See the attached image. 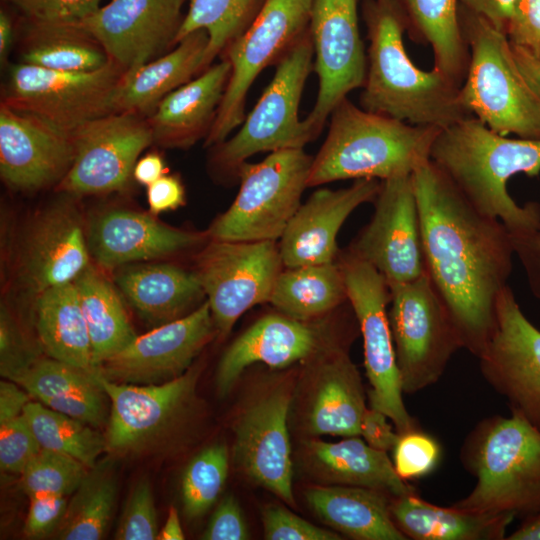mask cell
<instances>
[{"label":"cell","instance_id":"obj_1","mask_svg":"<svg viewBox=\"0 0 540 540\" xmlns=\"http://www.w3.org/2000/svg\"><path fill=\"white\" fill-rule=\"evenodd\" d=\"M411 177L426 273L462 347L478 358L494 332L497 300L512 272L510 231L477 211L431 160Z\"/></svg>","mask_w":540,"mask_h":540},{"label":"cell","instance_id":"obj_2","mask_svg":"<svg viewBox=\"0 0 540 540\" xmlns=\"http://www.w3.org/2000/svg\"><path fill=\"white\" fill-rule=\"evenodd\" d=\"M430 160L477 211L510 232L540 229V204L519 206L507 191L512 176L540 174V140L507 138L468 115L439 131Z\"/></svg>","mask_w":540,"mask_h":540},{"label":"cell","instance_id":"obj_3","mask_svg":"<svg viewBox=\"0 0 540 540\" xmlns=\"http://www.w3.org/2000/svg\"><path fill=\"white\" fill-rule=\"evenodd\" d=\"M362 15L369 40L360 97L364 110L440 129L471 115L460 102L458 85L436 68L421 70L408 56L407 23L397 0H363Z\"/></svg>","mask_w":540,"mask_h":540},{"label":"cell","instance_id":"obj_4","mask_svg":"<svg viewBox=\"0 0 540 540\" xmlns=\"http://www.w3.org/2000/svg\"><path fill=\"white\" fill-rule=\"evenodd\" d=\"M440 130L366 111L345 98L330 114L327 137L313 157L308 187L412 174L430 160Z\"/></svg>","mask_w":540,"mask_h":540},{"label":"cell","instance_id":"obj_5","mask_svg":"<svg viewBox=\"0 0 540 540\" xmlns=\"http://www.w3.org/2000/svg\"><path fill=\"white\" fill-rule=\"evenodd\" d=\"M460 458L476 484L452 507L521 519L540 512L539 427L512 412L485 418L465 438Z\"/></svg>","mask_w":540,"mask_h":540},{"label":"cell","instance_id":"obj_6","mask_svg":"<svg viewBox=\"0 0 540 540\" xmlns=\"http://www.w3.org/2000/svg\"><path fill=\"white\" fill-rule=\"evenodd\" d=\"M460 21L469 48L463 108L500 135L540 140V94L519 70L506 33L462 6Z\"/></svg>","mask_w":540,"mask_h":540},{"label":"cell","instance_id":"obj_7","mask_svg":"<svg viewBox=\"0 0 540 540\" xmlns=\"http://www.w3.org/2000/svg\"><path fill=\"white\" fill-rule=\"evenodd\" d=\"M313 44L306 31L275 65L273 79L239 131L211 147L210 167L222 177H237L240 166L259 152L304 148L313 141L298 108L313 68Z\"/></svg>","mask_w":540,"mask_h":540},{"label":"cell","instance_id":"obj_8","mask_svg":"<svg viewBox=\"0 0 540 540\" xmlns=\"http://www.w3.org/2000/svg\"><path fill=\"white\" fill-rule=\"evenodd\" d=\"M312 161L303 148H295L271 152L258 163H243L237 172L239 192L206 230L209 239H280L301 205Z\"/></svg>","mask_w":540,"mask_h":540},{"label":"cell","instance_id":"obj_9","mask_svg":"<svg viewBox=\"0 0 540 540\" xmlns=\"http://www.w3.org/2000/svg\"><path fill=\"white\" fill-rule=\"evenodd\" d=\"M388 314L403 393L436 383L462 343L427 273L389 285Z\"/></svg>","mask_w":540,"mask_h":540},{"label":"cell","instance_id":"obj_10","mask_svg":"<svg viewBox=\"0 0 540 540\" xmlns=\"http://www.w3.org/2000/svg\"><path fill=\"white\" fill-rule=\"evenodd\" d=\"M311 5L312 0H264L250 26L224 50L231 74L205 147L223 142L243 123L251 85L308 31Z\"/></svg>","mask_w":540,"mask_h":540},{"label":"cell","instance_id":"obj_11","mask_svg":"<svg viewBox=\"0 0 540 540\" xmlns=\"http://www.w3.org/2000/svg\"><path fill=\"white\" fill-rule=\"evenodd\" d=\"M338 264L346 284L347 297L363 338L364 365L370 389V408L383 412L398 434L417 428L403 402L386 307L390 289L385 278L371 264L348 250Z\"/></svg>","mask_w":540,"mask_h":540},{"label":"cell","instance_id":"obj_12","mask_svg":"<svg viewBox=\"0 0 540 540\" xmlns=\"http://www.w3.org/2000/svg\"><path fill=\"white\" fill-rule=\"evenodd\" d=\"M283 263L277 241L209 239L195 257L217 335H228L250 308L270 301Z\"/></svg>","mask_w":540,"mask_h":540},{"label":"cell","instance_id":"obj_13","mask_svg":"<svg viewBox=\"0 0 540 540\" xmlns=\"http://www.w3.org/2000/svg\"><path fill=\"white\" fill-rule=\"evenodd\" d=\"M124 72L111 60L87 72L57 71L19 62L10 68L1 102L71 134L84 123L113 113L114 92Z\"/></svg>","mask_w":540,"mask_h":540},{"label":"cell","instance_id":"obj_14","mask_svg":"<svg viewBox=\"0 0 540 540\" xmlns=\"http://www.w3.org/2000/svg\"><path fill=\"white\" fill-rule=\"evenodd\" d=\"M62 194L30 217L14 247L15 281L33 298L53 286L74 282L91 264L86 223L76 197Z\"/></svg>","mask_w":540,"mask_h":540},{"label":"cell","instance_id":"obj_15","mask_svg":"<svg viewBox=\"0 0 540 540\" xmlns=\"http://www.w3.org/2000/svg\"><path fill=\"white\" fill-rule=\"evenodd\" d=\"M74 159L55 187L74 197L123 191L133 178L141 152L153 143L147 117L133 112L110 113L71 133Z\"/></svg>","mask_w":540,"mask_h":540},{"label":"cell","instance_id":"obj_16","mask_svg":"<svg viewBox=\"0 0 540 540\" xmlns=\"http://www.w3.org/2000/svg\"><path fill=\"white\" fill-rule=\"evenodd\" d=\"M309 33L319 89L303 122L314 140L333 109L365 82L367 58L358 24V0H312Z\"/></svg>","mask_w":540,"mask_h":540},{"label":"cell","instance_id":"obj_17","mask_svg":"<svg viewBox=\"0 0 540 540\" xmlns=\"http://www.w3.org/2000/svg\"><path fill=\"white\" fill-rule=\"evenodd\" d=\"M370 222L347 249L371 264L388 285L426 273L420 215L411 174L381 182Z\"/></svg>","mask_w":540,"mask_h":540},{"label":"cell","instance_id":"obj_18","mask_svg":"<svg viewBox=\"0 0 540 540\" xmlns=\"http://www.w3.org/2000/svg\"><path fill=\"white\" fill-rule=\"evenodd\" d=\"M484 379L505 397L510 412L540 428V330L506 286L496 305V325L478 357Z\"/></svg>","mask_w":540,"mask_h":540},{"label":"cell","instance_id":"obj_19","mask_svg":"<svg viewBox=\"0 0 540 540\" xmlns=\"http://www.w3.org/2000/svg\"><path fill=\"white\" fill-rule=\"evenodd\" d=\"M217 335L207 301L188 315L154 327L98 367L113 382L158 384L185 373Z\"/></svg>","mask_w":540,"mask_h":540},{"label":"cell","instance_id":"obj_20","mask_svg":"<svg viewBox=\"0 0 540 540\" xmlns=\"http://www.w3.org/2000/svg\"><path fill=\"white\" fill-rule=\"evenodd\" d=\"M188 0H111L79 24L124 71L174 47Z\"/></svg>","mask_w":540,"mask_h":540},{"label":"cell","instance_id":"obj_21","mask_svg":"<svg viewBox=\"0 0 540 540\" xmlns=\"http://www.w3.org/2000/svg\"><path fill=\"white\" fill-rule=\"evenodd\" d=\"M155 216L120 206L91 216L86 223V235L94 264L102 270L115 271L130 264L172 257L209 240L207 231L179 229Z\"/></svg>","mask_w":540,"mask_h":540},{"label":"cell","instance_id":"obj_22","mask_svg":"<svg viewBox=\"0 0 540 540\" xmlns=\"http://www.w3.org/2000/svg\"><path fill=\"white\" fill-rule=\"evenodd\" d=\"M199 369L158 384L110 381L99 374V383L110 400L106 440L115 452L140 450L166 432L190 400Z\"/></svg>","mask_w":540,"mask_h":540},{"label":"cell","instance_id":"obj_23","mask_svg":"<svg viewBox=\"0 0 540 540\" xmlns=\"http://www.w3.org/2000/svg\"><path fill=\"white\" fill-rule=\"evenodd\" d=\"M74 159L71 134L0 103V175L12 190L55 187Z\"/></svg>","mask_w":540,"mask_h":540},{"label":"cell","instance_id":"obj_24","mask_svg":"<svg viewBox=\"0 0 540 540\" xmlns=\"http://www.w3.org/2000/svg\"><path fill=\"white\" fill-rule=\"evenodd\" d=\"M290 401L289 391L280 387L243 412L235 427L234 458L252 481L292 505Z\"/></svg>","mask_w":540,"mask_h":540},{"label":"cell","instance_id":"obj_25","mask_svg":"<svg viewBox=\"0 0 540 540\" xmlns=\"http://www.w3.org/2000/svg\"><path fill=\"white\" fill-rule=\"evenodd\" d=\"M381 187L377 179H357L346 188L314 191L301 203L278 243L284 268L334 262L337 235L349 215L374 201Z\"/></svg>","mask_w":540,"mask_h":540},{"label":"cell","instance_id":"obj_26","mask_svg":"<svg viewBox=\"0 0 540 540\" xmlns=\"http://www.w3.org/2000/svg\"><path fill=\"white\" fill-rule=\"evenodd\" d=\"M321 350V331L309 321L280 312L267 314L241 333L221 356L217 390L221 396L228 394L242 372L254 363L283 368Z\"/></svg>","mask_w":540,"mask_h":540},{"label":"cell","instance_id":"obj_27","mask_svg":"<svg viewBox=\"0 0 540 540\" xmlns=\"http://www.w3.org/2000/svg\"><path fill=\"white\" fill-rule=\"evenodd\" d=\"M230 74V63L222 59L169 93L147 118L153 143L168 149H187L199 140H205L217 116Z\"/></svg>","mask_w":540,"mask_h":540},{"label":"cell","instance_id":"obj_28","mask_svg":"<svg viewBox=\"0 0 540 540\" xmlns=\"http://www.w3.org/2000/svg\"><path fill=\"white\" fill-rule=\"evenodd\" d=\"M114 285L138 316L154 327L180 319L206 301L194 271L164 262H140L115 271Z\"/></svg>","mask_w":540,"mask_h":540},{"label":"cell","instance_id":"obj_29","mask_svg":"<svg viewBox=\"0 0 540 540\" xmlns=\"http://www.w3.org/2000/svg\"><path fill=\"white\" fill-rule=\"evenodd\" d=\"M209 36L203 29L181 39L171 51L126 70L113 97V113L133 112L149 117L172 91L207 69Z\"/></svg>","mask_w":540,"mask_h":540},{"label":"cell","instance_id":"obj_30","mask_svg":"<svg viewBox=\"0 0 540 540\" xmlns=\"http://www.w3.org/2000/svg\"><path fill=\"white\" fill-rule=\"evenodd\" d=\"M317 366L307 413L313 435L359 436L366 408L358 369L340 346H331Z\"/></svg>","mask_w":540,"mask_h":540},{"label":"cell","instance_id":"obj_31","mask_svg":"<svg viewBox=\"0 0 540 540\" xmlns=\"http://www.w3.org/2000/svg\"><path fill=\"white\" fill-rule=\"evenodd\" d=\"M392 496L371 488L333 485L310 487V508L328 526L357 540H406L390 513Z\"/></svg>","mask_w":540,"mask_h":540},{"label":"cell","instance_id":"obj_32","mask_svg":"<svg viewBox=\"0 0 540 540\" xmlns=\"http://www.w3.org/2000/svg\"><path fill=\"white\" fill-rule=\"evenodd\" d=\"M390 513L397 528L413 540H502L515 519L511 514H478L440 507L417 493L392 497Z\"/></svg>","mask_w":540,"mask_h":540},{"label":"cell","instance_id":"obj_33","mask_svg":"<svg viewBox=\"0 0 540 540\" xmlns=\"http://www.w3.org/2000/svg\"><path fill=\"white\" fill-rule=\"evenodd\" d=\"M306 449L313 466L330 482L371 488L392 497L416 493L396 473L387 452L372 448L358 436L338 442L311 440Z\"/></svg>","mask_w":540,"mask_h":540},{"label":"cell","instance_id":"obj_34","mask_svg":"<svg viewBox=\"0 0 540 540\" xmlns=\"http://www.w3.org/2000/svg\"><path fill=\"white\" fill-rule=\"evenodd\" d=\"M37 340L53 359L94 369L87 325L74 282L53 286L33 298Z\"/></svg>","mask_w":540,"mask_h":540},{"label":"cell","instance_id":"obj_35","mask_svg":"<svg viewBox=\"0 0 540 540\" xmlns=\"http://www.w3.org/2000/svg\"><path fill=\"white\" fill-rule=\"evenodd\" d=\"M74 284L90 338L92 363L98 368L130 344L137 334L122 296L96 264L91 263Z\"/></svg>","mask_w":540,"mask_h":540},{"label":"cell","instance_id":"obj_36","mask_svg":"<svg viewBox=\"0 0 540 540\" xmlns=\"http://www.w3.org/2000/svg\"><path fill=\"white\" fill-rule=\"evenodd\" d=\"M23 30L21 63L46 69L87 72L104 67L103 46L79 24L33 23L19 17Z\"/></svg>","mask_w":540,"mask_h":540},{"label":"cell","instance_id":"obj_37","mask_svg":"<svg viewBox=\"0 0 540 540\" xmlns=\"http://www.w3.org/2000/svg\"><path fill=\"white\" fill-rule=\"evenodd\" d=\"M407 30L434 54V68L459 87L469 63V48L460 21L459 0H397Z\"/></svg>","mask_w":540,"mask_h":540},{"label":"cell","instance_id":"obj_38","mask_svg":"<svg viewBox=\"0 0 540 540\" xmlns=\"http://www.w3.org/2000/svg\"><path fill=\"white\" fill-rule=\"evenodd\" d=\"M346 300L343 273L334 261L282 269L269 303L288 317L310 321L333 311Z\"/></svg>","mask_w":540,"mask_h":540},{"label":"cell","instance_id":"obj_39","mask_svg":"<svg viewBox=\"0 0 540 540\" xmlns=\"http://www.w3.org/2000/svg\"><path fill=\"white\" fill-rule=\"evenodd\" d=\"M117 495L116 475L109 462L90 468L54 536L61 540H99L110 523Z\"/></svg>","mask_w":540,"mask_h":540},{"label":"cell","instance_id":"obj_40","mask_svg":"<svg viewBox=\"0 0 540 540\" xmlns=\"http://www.w3.org/2000/svg\"><path fill=\"white\" fill-rule=\"evenodd\" d=\"M264 0H188V9L175 45L190 33L203 29L209 36L205 64L213 60L250 26Z\"/></svg>","mask_w":540,"mask_h":540},{"label":"cell","instance_id":"obj_41","mask_svg":"<svg viewBox=\"0 0 540 540\" xmlns=\"http://www.w3.org/2000/svg\"><path fill=\"white\" fill-rule=\"evenodd\" d=\"M23 414L41 448L69 455L88 468H93L98 457L108 450L105 435L39 401H30Z\"/></svg>","mask_w":540,"mask_h":540},{"label":"cell","instance_id":"obj_42","mask_svg":"<svg viewBox=\"0 0 540 540\" xmlns=\"http://www.w3.org/2000/svg\"><path fill=\"white\" fill-rule=\"evenodd\" d=\"M228 452L215 444L202 450L186 467L181 481L185 515L197 518L220 496L228 475Z\"/></svg>","mask_w":540,"mask_h":540},{"label":"cell","instance_id":"obj_43","mask_svg":"<svg viewBox=\"0 0 540 540\" xmlns=\"http://www.w3.org/2000/svg\"><path fill=\"white\" fill-rule=\"evenodd\" d=\"M43 403L101 387L98 368L84 369L53 358H39L14 380Z\"/></svg>","mask_w":540,"mask_h":540},{"label":"cell","instance_id":"obj_44","mask_svg":"<svg viewBox=\"0 0 540 540\" xmlns=\"http://www.w3.org/2000/svg\"><path fill=\"white\" fill-rule=\"evenodd\" d=\"M89 469L69 455L41 448L21 473L22 488L28 497L68 496L75 492Z\"/></svg>","mask_w":540,"mask_h":540},{"label":"cell","instance_id":"obj_45","mask_svg":"<svg viewBox=\"0 0 540 540\" xmlns=\"http://www.w3.org/2000/svg\"><path fill=\"white\" fill-rule=\"evenodd\" d=\"M392 451L394 469L405 481L431 473L441 457L438 441L418 427L399 434Z\"/></svg>","mask_w":540,"mask_h":540},{"label":"cell","instance_id":"obj_46","mask_svg":"<svg viewBox=\"0 0 540 540\" xmlns=\"http://www.w3.org/2000/svg\"><path fill=\"white\" fill-rule=\"evenodd\" d=\"M40 357L30 342L12 308L2 301L0 306V372L13 381Z\"/></svg>","mask_w":540,"mask_h":540},{"label":"cell","instance_id":"obj_47","mask_svg":"<svg viewBox=\"0 0 540 540\" xmlns=\"http://www.w3.org/2000/svg\"><path fill=\"white\" fill-rule=\"evenodd\" d=\"M158 534L152 489L148 480H140L127 499L115 532V539L154 540L157 539Z\"/></svg>","mask_w":540,"mask_h":540},{"label":"cell","instance_id":"obj_48","mask_svg":"<svg viewBox=\"0 0 540 540\" xmlns=\"http://www.w3.org/2000/svg\"><path fill=\"white\" fill-rule=\"evenodd\" d=\"M20 18L45 24H77L100 7L101 0H4Z\"/></svg>","mask_w":540,"mask_h":540},{"label":"cell","instance_id":"obj_49","mask_svg":"<svg viewBox=\"0 0 540 540\" xmlns=\"http://www.w3.org/2000/svg\"><path fill=\"white\" fill-rule=\"evenodd\" d=\"M41 446L24 414L0 425V467L21 474Z\"/></svg>","mask_w":540,"mask_h":540},{"label":"cell","instance_id":"obj_50","mask_svg":"<svg viewBox=\"0 0 540 540\" xmlns=\"http://www.w3.org/2000/svg\"><path fill=\"white\" fill-rule=\"evenodd\" d=\"M264 535L269 540H339L341 537L297 516L286 508L268 506L263 510Z\"/></svg>","mask_w":540,"mask_h":540},{"label":"cell","instance_id":"obj_51","mask_svg":"<svg viewBox=\"0 0 540 540\" xmlns=\"http://www.w3.org/2000/svg\"><path fill=\"white\" fill-rule=\"evenodd\" d=\"M505 33L511 44L540 60V0H517Z\"/></svg>","mask_w":540,"mask_h":540},{"label":"cell","instance_id":"obj_52","mask_svg":"<svg viewBox=\"0 0 540 540\" xmlns=\"http://www.w3.org/2000/svg\"><path fill=\"white\" fill-rule=\"evenodd\" d=\"M29 499L30 505L24 525L26 536L43 538L54 534L67 509L66 496L38 494Z\"/></svg>","mask_w":540,"mask_h":540},{"label":"cell","instance_id":"obj_53","mask_svg":"<svg viewBox=\"0 0 540 540\" xmlns=\"http://www.w3.org/2000/svg\"><path fill=\"white\" fill-rule=\"evenodd\" d=\"M249 533L242 511L233 496H226L215 509L202 539L245 540Z\"/></svg>","mask_w":540,"mask_h":540},{"label":"cell","instance_id":"obj_54","mask_svg":"<svg viewBox=\"0 0 540 540\" xmlns=\"http://www.w3.org/2000/svg\"><path fill=\"white\" fill-rule=\"evenodd\" d=\"M515 255L519 258L533 295L540 300V229L510 232Z\"/></svg>","mask_w":540,"mask_h":540},{"label":"cell","instance_id":"obj_55","mask_svg":"<svg viewBox=\"0 0 540 540\" xmlns=\"http://www.w3.org/2000/svg\"><path fill=\"white\" fill-rule=\"evenodd\" d=\"M149 212L158 215L175 210L185 204V189L176 175H163L147 186Z\"/></svg>","mask_w":540,"mask_h":540},{"label":"cell","instance_id":"obj_56","mask_svg":"<svg viewBox=\"0 0 540 540\" xmlns=\"http://www.w3.org/2000/svg\"><path fill=\"white\" fill-rule=\"evenodd\" d=\"M388 419L383 412L367 408L360 426L364 441L372 448L385 452L393 449L399 436Z\"/></svg>","mask_w":540,"mask_h":540},{"label":"cell","instance_id":"obj_57","mask_svg":"<svg viewBox=\"0 0 540 540\" xmlns=\"http://www.w3.org/2000/svg\"><path fill=\"white\" fill-rule=\"evenodd\" d=\"M460 6L505 32L517 0H459Z\"/></svg>","mask_w":540,"mask_h":540},{"label":"cell","instance_id":"obj_58","mask_svg":"<svg viewBox=\"0 0 540 540\" xmlns=\"http://www.w3.org/2000/svg\"><path fill=\"white\" fill-rule=\"evenodd\" d=\"M19 386L11 380L0 382V425L22 415L25 406L31 401L30 394Z\"/></svg>","mask_w":540,"mask_h":540},{"label":"cell","instance_id":"obj_59","mask_svg":"<svg viewBox=\"0 0 540 540\" xmlns=\"http://www.w3.org/2000/svg\"><path fill=\"white\" fill-rule=\"evenodd\" d=\"M165 174L164 159L156 152L148 153L138 159L133 169V179L146 187Z\"/></svg>","mask_w":540,"mask_h":540},{"label":"cell","instance_id":"obj_60","mask_svg":"<svg viewBox=\"0 0 540 540\" xmlns=\"http://www.w3.org/2000/svg\"><path fill=\"white\" fill-rule=\"evenodd\" d=\"M511 49L519 70L534 90L540 94V60L517 45L511 44Z\"/></svg>","mask_w":540,"mask_h":540},{"label":"cell","instance_id":"obj_61","mask_svg":"<svg viewBox=\"0 0 540 540\" xmlns=\"http://www.w3.org/2000/svg\"><path fill=\"white\" fill-rule=\"evenodd\" d=\"M14 20L6 10H0V61L5 64L14 38Z\"/></svg>","mask_w":540,"mask_h":540},{"label":"cell","instance_id":"obj_62","mask_svg":"<svg viewBox=\"0 0 540 540\" xmlns=\"http://www.w3.org/2000/svg\"><path fill=\"white\" fill-rule=\"evenodd\" d=\"M505 539L540 540V512L522 519L521 524Z\"/></svg>","mask_w":540,"mask_h":540},{"label":"cell","instance_id":"obj_63","mask_svg":"<svg viewBox=\"0 0 540 540\" xmlns=\"http://www.w3.org/2000/svg\"><path fill=\"white\" fill-rule=\"evenodd\" d=\"M184 533L180 524L178 511L171 506L164 527L159 531L157 540H183Z\"/></svg>","mask_w":540,"mask_h":540}]
</instances>
